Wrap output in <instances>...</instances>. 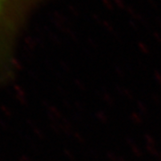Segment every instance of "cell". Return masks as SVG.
Listing matches in <instances>:
<instances>
[{
  "label": "cell",
  "mask_w": 161,
  "mask_h": 161,
  "mask_svg": "<svg viewBox=\"0 0 161 161\" xmlns=\"http://www.w3.org/2000/svg\"><path fill=\"white\" fill-rule=\"evenodd\" d=\"M45 0H0V86L14 75L20 36L32 11Z\"/></svg>",
  "instance_id": "6da1fadb"
}]
</instances>
